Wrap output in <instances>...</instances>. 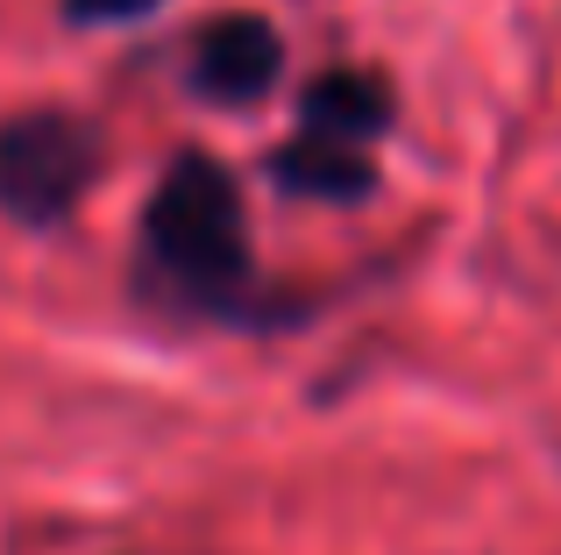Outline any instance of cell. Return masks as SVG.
I'll return each mask as SVG.
<instances>
[{
  "label": "cell",
  "mask_w": 561,
  "mask_h": 555,
  "mask_svg": "<svg viewBox=\"0 0 561 555\" xmlns=\"http://www.w3.org/2000/svg\"><path fill=\"white\" fill-rule=\"evenodd\" d=\"M136 299L249 335L291 328L313 314L306 299H285L263 278L256 242H249L242 179L214 150H179L157 171L150 200L136 214Z\"/></svg>",
  "instance_id": "1"
},
{
  "label": "cell",
  "mask_w": 561,
  "mask_h": 555,
  "mask_svg": "<svg viewBox=\"0 0 561 555\" xmlns=\"http://www.w3.org/2000/svg\"><path fill=\"white\" fill-rule=\"evenodd\" d=\"M263 179H271L285 200H313V207H370L383 193L377 157L334 150V143H306V136L277 143V150L263 157Z\"/></svg>",
  "instance_id": "5"
},
{
  "label": "cell",
  "mask_w": 561,
  "mask_h": 555,
  "mask_svg": "<svg viewBox=\"0 0 561 555\" xmlns=\"http://www.w3.org/2000/svg\"><path fill=\"white\" fill-rule=\"evenodd\" d=\"M285 86V29L256 8H228L214 22L192 29L185 43V93L199 107H220V114H242V107H263V100Z\"/></svg>",
  "instance_id": "3"
},
{
  "label": "cell",
  "mask_w": 561,
  "mask_h": 555,
  "mask_svg": "<svg viewBox=\"0 0 561 555\" xmlns=\"http://www.w3.org/2000/svg\"><path fill=\"white\" fill-rule=\"evenodd\" d=\"M107 171V136L79 107L0 114V222L50 236L93 200Z\"/></svg>",
  "instance_id": "2"
},
{
  "label": "cell",
  "mask_w": 561,
  "mask_h": 555,
  "mask_svg": "<svg viewBox=\"0 0 561 555\" xmlns=\"http://www.w3.org/2000/svg\"><path fill=\"white\" fill-rule=\"evenodd\" d=\"M157 8H171V0H57V14H65L71 29H122V22H150Z\"/></svg>",
  "instance_id": "6"
},
{
  "label": "cell",
  "mask_w": 561,
  "mask_h": 555,
  "mask_svg": "<svg viewBox=\"0 0 561 555\" xmlns=\"http://www.w3.org/2000/svg\"><path fill=\"white\" fill-rule=\"evenodd\" d=\"M398 122V86L370 65H328L299 86V114H291V136L306 143H334V150H363L377 157V143Z\"/></svg>",
  "instance_id": "4"
}]
</instances>
